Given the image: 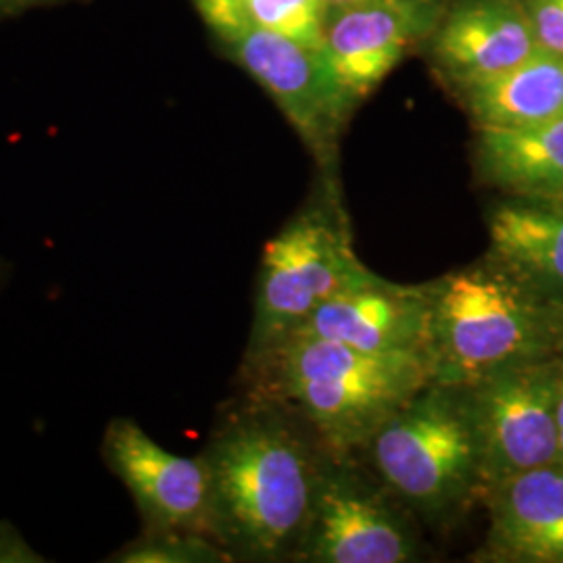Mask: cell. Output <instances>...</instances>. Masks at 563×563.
I'll return each mask as SVG.
<instances>
[{
  "instance_id": "obj_13",
  "label": "cell",
  "mask_w": 563,
  "mask_h": 563,
  "mask_svg": "<svg viewBox=\"0 0 563 563\" xmlns=\"http://www.w3.org/2000/svg\"><path fill=\"white\" fill-rule=\"evenodd\" d=\"M541 51L522 0H462L444 18L434 59L460 90L495 78Z\"/></svg>"
},
{
  "instance_id": "obj_20",
  "label": "cell",
  "mask_w": 563,
  "mask_h": 563,
  "mask_svg": "<svg viewBox=\"0 0 563 563\" xmlns=\"http://www.w3.org/2000/svg\"><path fill=\"white\" fill-rule=\"evenodd\" d=\"M197 9L222 41H228L249 25L244 0H197Z\"/></svg>"
},
{
  "instance_id": "obj_2",
  "label": "cell",
  "mask_w": 563,
  "mask_h": 563,
  "mask_svg": "<svg viewBox=\"0 0 563 563\" xmlns=\"http://www.w3.org/2000/svg\"><path fill=\"white\" fill-rule=\"evenodd\" d=\"M430 383L426 355H372L313 336H290L241 365V393L288 407L336 457L362 453Z\"/></svg>"
},
{
  "instance_id": "obj_7",
  "label": "cell",
  "mask_w": 563,
  "mask_h": 563,
  "mask_svg": "<svg viewBox=\"0 0 563 563\" xmlns=\"http://www.w3.org/2000/svg\"><path fill=\"white\" fill-rule=\"evenodd\" d=\"M560 378L562 353L516 363L478 383L465 384L483 444L488 488L560 462Z\"/></svg>"
},
{
  "instance_id": "obj_12",
  "label": "cell",
  "mask_w": 563,
  "mask_h": 563,
  "mask_svg": "<svg viewBox=\"0 0 563 563\" xmlns=\"http://www.w3.org/2000/svg\"><path fill=\"white\" fill-rule=\"evenodd\" d=\"M488 532L476 562L563 563V463L528 470L484 495Z\"/></svg>"
},
{
  "instance_id": "obj_25",
  "label": "cell",
  "mask_w": 563,
  "mask_h": 563,
  "mask_svg": "<svg viewBox=\"0 0 563 563\" xmlns=\"http://www.w3.org/2000/svg\"><path fill=\"white\" fill-rule=\"evenodd\" d=\"M15 2H20V0H15Z\"/></svg>"
},
{
  "instance_id": "obj_17",
  "label": "cell",
  "mask_w": 563,
  "mask_h": 563,
  "mask_svg": "<svg viewBox=\"0 0 563 563\" xmlns=\"http://www.w3.org/2000/svg\"><path fill=\"white\" fill-rule=\"evenodd\" d=\"M104 562L228 563L232 558L213 539L197 532H141Z\"/></svg>"
},
{
  "instance_id": "obj_9",
  "label": "cell",
  "mask_w": 563,
  "mask_h": 563,
  "mask_svg": "<svg viewBox=\"0 0 563 563\" xmlns=\"http://www.w3.org/2000/svg\"><path fill=\"white\" fill-rule=\"evenodd\" d=\"M225 44L280 107L318 162H332L351 111L330 80L320 51L255 25H246Z\"/></svg>"
},
{
  "instance_id": "obj_5",
  "label": "cell",
  "mask_w": 563,
  "mask_h": 563,
  "mask_svg": "<svg viewBox=\"0 0 563 563\" xmlns=\"http://www.w3.org/2000/svg\"><path fill=\"white\" fill-rule=\"evenodd\" d=\"M374 276L336 195L309 202L263 249L242 362L290 339L323 302Z\"/></svg>"
},
{
  "instance_id": "obj_3",
  "label": "cell",
  "mask_w": 563,
  "mask_h": 563,
  "mask_svg": "<svg viewBox=\"0 0 563 563\" xmlns=\"http://www.w3.org/2000/svg\"><path fill=\"white\" fill-rule=\"evenodd\" d=\"M428 284L434 383L474 384L509 365L562 353L563 309L488 255Z\"/></svg>"
},
{
  "instance_id": "obj_23",
  "label": "cell",
  "mask_w": 563,
  "mask_h": 563,
  "mask_svg": "<svg viewBox=\"0 0 563 563\" xmlns=\"http://www.w3.org/2000/svg\"><path fill=\"white\" fill-rule=\"evenodd\" d=\"M330 11H342V9H351V7H360V4H369V2H384V0H325Z\"/></svg>"
},
{
  "instance_id": "obj_6",
  "label": "cell",
  "mask_w": 563,
  "mask_h": 563,
  "mask_svg": "<svg viewBox=\"0 0 563 563\" xmlns=\"http://www.w3.org/2000/svg\"><path fill=\"white\" fill-rule=\"evenodd\" d=\"M399 505L383 484L360 474L351 457L325 453L297 562H418L413 514Z\"/></svg>"
},
{
  "instance_id": "obj_15",
  "label": "cell",
  "mask_w": 563,
  "mask_h": 563,
  "mask_svg": "<svg viewBox=\"0 0 563 563\" xmlns=\"http://www.w3.org/2000/svg\"><path fill=\"white\" fill-rule=\"evenodd\" d=\"M476 167L488 186L511 197H563V118L520 128H478Z\"/></svg>"
},
{
  "instance_id": "obj_10",
  "label": "cell",
  "mask_w": 563,
  "mask_h": 563,
  "mask_svg": "<svg viewBox=\"0 0 563 563\" xmlns=\"http://www.w3.org/2000/svg\"><path fill=\"white\" fill-rule=\"evenodd\" d=\"M430 0H384L330 11L320 57L344 107L353 111L428 32Z\"/></svg>"
},
{
  "instance_id": "obj_4",
  "label": "cell",
  "mask_w": 563,
  "mask_h": 563,
  "mask_svg": "<svg viewBox=\"0 0 563 563\" xmlns=\"http://www.w3.org/2000/svg\"><path fill=\"white\" fill-rule=\"evenodd\" d=\"M362 453L384 488L434 530L483 505V444L465 384H426Z\"/></svg>"
},
{
  "instance_id": "obj_19",
  "label": "cell",
  "mask_w": 563,
  "mask_h": 563,
  "mask_svg": "<svg viewBox=\"0 0 563 563\" xmlns=\"http://www.w3.org/2000/svg\"><path fill=\"white\" fill-rule=\"evenodd\" d=\"M522 4L539 46L563 57V0H522Z\"/></svg>"
},
{
  "instance_id": "obj_24",
  "label": "cell",
  "mask_w": 563,
  "mask_h": 563,
  "mask_svg": "<svg viewBox=\"0 0 563 563\" xmlns=\"http://www.w3.org/2000/svg\"><path fill=\"white\" fill-rule=\"evenodd\" d=\"M11 276H13V263L4 260V257H0V292L4 290V286L11 280Z\"/></svg>"
},
{
  "instance_id": "obj_11",
  "label": "cell",
  "mask_w": 563,
  "mask_h": 563,
  "mask_svg": "<svg viewBox=\"0 0 563 563\" xmlns=\"http://www.w3.org/2000/svg\"><path fill=\"white\" fill-rule=\"evenodd\" d=\"M292 336L339 342L372 355L428 357L430 284H397L376 274L323 302Z\"/></svg>"
},
{
  "instance_id": "obj_8",
  "label": "cell",
  "mask_w": 563,
  "mask_h": 563,
  "mask_svg": "<svg viewBox=\"0 0 563 563\" xmlns=\"http://www.w3.org/2000/svg\"><path fill=\"white\" fill-rule=\"evenodd\" d=\"M101 457L136 505L142 532L209 537V472L201 455H176L136 420L113 418L102 434Z\"/></svg>"
},
{
  "instance_id": "obj_14",
  "label": "cell",
  "mask_w": 563,
  "mask_h": 563,
  "mask_svg": "<svg viewBox=\"0 0 563 563\" xmlns=\"http://www.w3.org/2000/svg\"><path fill=\"white\" fill-rule=\"evenodd\" d=\"M488 257L563 309V197L499 202L488 213Z\"/></svg>"
},
{
  "instance_id": "obj_18",
  "label": "cell",
  "mask_w": 563,
  "mask_h": 563,
  "mask_svg": "<svg viewBox=\"0 0 563 563\" xmlns=\"http://www.w3.org/2000/svg\"><path fill=\"white\" fill-rule=\"evenodd\" d=\"M249 23L320 48L330 18L325 0H244Z\"/></svg>"
},
{
  "instance_id": "obj_1",
  "label": "cell",
  "mask_w": 563,
  "mask_h": 563,
  "mask_svg": "<svg viewBox=\"0 0 563 563\" xmlns=\"http://www.w3.org/2000/svg\"><path fill=\"white\" fill-rule=\"evenodd\" d=\"M325 451L280 402L244 395L222 407L201 457L209 537L232 562H297Z\"/></svg>"
},
{
  "instance_id": "obj_22",
  "label": "cell",
  "mask_w": 563,
  "mask_h": 563,
  "mask_svg": "<svg viewBox=\"0 0 563 563\" xmlns=\"http://www.w3.org/2000/svg\"><path fill=\"white\" fill-rule=\"evenodd\" d=\"M558 426H560V462L563 463V351L562 378H560V399H558Z\"/></svg>"
},
{
  "instance_id": "obj_21",
  "label": "cell",
  "mask_w": 563,
  "mask_h": 563,
  "mask_svg": "<svg viewBox=\"0 0 563 563\" xmlns=\"http://www.w3.org/2000/svg\"><path fill=\"white\" fill-rule=\"evenodd\" d=\"M46 562L38 551L32 549L21 537L13 523L0 520V563H41Z\"/></svg>"
},
{
  "instance_id": "obj_16",
  "label": "cell",
  "mask_w": 563,
  "mask_h": 563,
  "mask_svg": "<svg viewBox=\"0 0 563 563\" xmlns=\"http://www.w3.org/2000/svg\"><path fill=\"white\" fill-rule=\"evenodd\" d=\"M462 101L476 128H520L563 118V57L537 51L488 80L465 86Z\"/></svg>"
}]
</instances>
